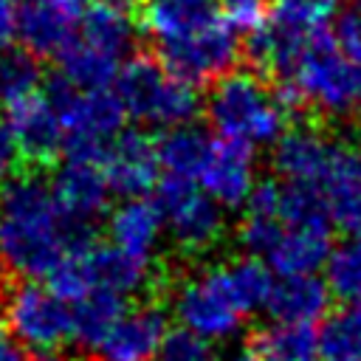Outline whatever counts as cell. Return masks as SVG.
<instances>
[{
  "label": "cell",
  "instance_id": "d6a6232c",
  "mask_svg": "<svg viewBox=\"0 0 361 361\" xmlns=\"http://www.w3.org/2000/svg\"><path fill=\"white\" fill-rule=\"evenodd\" d=\"M17 39V0H0V51Z\"/></svg>",
  "mask_w": 361,
  "mask_h": 361
},
{
  "label": "cell",
  "instance_id": "484cf974",
  "mask_svg": "<svg viewBox=\"0 0 361 361\" xmlns=\"http://www.w3.org/2000/svg\"><path fill=\"white\" fill-rule=\"evenodd\" d=\"M319 361H361V302L344 305L324 319Z\"/></svg>",
  "mask_w": 361,
  "mask_h": 361
},
{
  "label": "cell",
  "instance_id": "836d02e7",
  "mask_svg": "<svg viewBox=\"0 0 361 361\" xmlns=\"http://www.w3.org/2000/svg\"><path fill=\"white\" fill-rule=\"evenodd\" d=\"M0 361H25V353L17 341L0 338Z\"/></svg>",
  "mask_w": 361,
  "mask_h": 361
},
{
  "label": "cell",
  "instance_id": "30bf717a",
  "mask_svg": "<svg viewBox=\"0 0 361 361\" xmlns=\"http://www.w3.org/2000/svg\"><path fill=\"white\" fill-rule=\"evenodd\" d=\"M175 313L192 333L203 338H228L243 324V310L228 288L223 265H212L186 276L175 290Z\"/></svg>",
  "mask_w": 361,
  "mask_h": 361
},
{
  "label": "cell",
  "instance_id": "ffe728a7",
  "mask_svg": "<svg viewBox=\"0 0 361 361\" xmlns=\"http://www.w3.org/2000/svg\"><path fill=\"white\" fill-rule=\"evenodd\" d=\"M330 257V231L319 228H288L282 226L276 243L265 254L268 265L279 276L316 274Z\"/></svg>",
  "mask_w": 361,
  "mask_h": 361
},
{
  "label": "cell",
  "instance_id": "ba28073f",
  "mask_svg": "<svg viewBox=\"0 0 361 361\" xmlns=\"http://www.w3.org/2000/svg\"><path fill=\"white\" fill-rule=\"evenodd\" d=\"M155 206L161 212L164 228L169 231L183 257L209 254L226 234L223 206L209 197L195 180L166 175L158 183Z\"/></svg>",
  "mask_w": 361,
  "mask_h": 361
},
{
  "label": "cell",
  "instance_id": "83f0119b",
  "mask_svg": "<svg viewBox=\"0 0 361 361\" xmlns=\"http://www.w3.org/2000/svg\"><path fill=\"white\" fill-rule=\"evenodd\" d=\"M341 0H274L271 20L293 34H316L322 31L338 11Z\"/></svg>",
  "mask_w": 361,
  "mask_h": 361
},
{
  "label": "cell",
  "instance_id": "e0dca14e",
  "mask_svg": "<svg viewBox=\"0 0 361 361\" xmlns=\"http://www.w3.org/2000/svg\"><path fill=\"white\" fill-rule=\"evenodd\" d=\"M76 37L124 65L135 48L138 25L127 11V0H93L79 17Z\"/></svg>",
  "mask_w": 361,
  "mask_h": 361
},
{
  "label": "cell",
  "instance_id": "8992f818",
  "mask_svg": "<svg viewBox=\"0 0 361 361\" xmlns=\"http://www.w3.org/2000/svg\"><path fill=\"white\" fill-rule=\"evenodd\" d=\"M45 96L59 113L65 130V155L73 161H102L107 144L124 127V107L113 87L104 90H76L56 79Z\"/></svg>",
  "mask_w": 361,
  "mask_h": 361
},
{
  "label": "cell",
  "instance_id": "4316f807",
  "mask_svg": "<svg viewBox=\"0 0 361 361\" xmlns=\"http://www.w3.org/2000/svg\"><path fill=\"white\" fill-rule=\"evenodd\" d=\"M223 265V274L228 279V288L240 305V310L248 316L251 310H257L259 305H265L268 293H271V271L268 265L248 254V257H240V259H228V262H220Z\"/></svg>",
  "mask_w": 361,
  "mask_h": 361
},
{
  "label": "cell",
  "instance_id": "1f68e13d",
  "mask_svg": "<svg viewBox=\"0 0 361 361\" xmlns=\"http://www.w3.org/2000/svg\"><path fill=\"white\" fill-rule=\"evenodd\" d=\"M20 164H23V152L11 133V124L0 118V183H8L11 178H17Z\"/></svg>",
  "mask_w": 361,
  "mask_h": 361
},
{
  "label": "cell",
  "instance_id": "8fae6325",
  "mask_svg": "<svg viewBox=\"0 0 361 361\" xmlns=\"http://www.w3.org/2000/svg\"><path fill=\"white\" fill-rule=\"evenodd\" d=\"M51 192L56 197V206L71 226L79 245H90L93 240V223L107 212L110 200V183L96 161H73L68 158L65 166L56 172Z\"/></svg>",
  "mask_w": 361,
  "mask_h": 361
},
{
  "label": "cell",
  "instance_id": "74e56055",
  "mask_svg": "<svg viewBox=\"0 0 361 361\" xmlns=\"http://www.w3.org/2000/svg\"><path fill=\"white\" fill-rule=\"evenodd\" d=\"M358 155H361V133H358Z\"/></svg>",
  "mask_w": 361,
  "mask_h": 361
},
{
  "label": "cell",
  "instance_id": "44dd1931",
  "mask_svg": "<svg viewBox=\"0 0 361 361\" xmlns=\"http://www.w3.org/2000/svg\"><path fill=\"white\" fill-rule=\"evenodd\" d=\"M56 62H59V79L65 85L76 87V90H104V87H113V82H116V76L121 71V62H116L104 51L87 45L76 34L59 51Z\"/></svg>",
  "mask_w": 361,
  "mask_h": 361
},
{
  "label": "cell",
  "instance_id": "7c38bea8",
  "mask_svg": "<svg viewBox=\"0 0 361 361\" xmlns=\"http://www.w3.org/2000/svg\"><path fill=\"white\" fill-rule=\"evenodd\" d=\"M166 333V310L158 299H141L93 347L90 361H152Z\"/></svg>",
  "mask_w": 361,
  "mask_h": 361
},
{
  "label": "cell",
  "instance_id": "8d00e7d4",
  "mask_svg": "<svg viewBox=\"0 0 361 361\" xmlns=\"http://www.w3.org/2000/svg\"><path fill=\"white\" fill-rule=\"evenodd\" d=\"M231 361H265V358H262V355H259V353H254V350H251V347H245V350H243V353H240V355H234V358H231Z\"/></svg>",
  "mask_w": 361,
  "mask_h": 361
},
{
  "label": "cell",
  "instance_id": "6da1fadb",
  "mask_svg": "<svg viewBox=\"0 0 361 361\" xmlns=\"http://www.w3.org/2000/svg\"><path fill=\"white\" fill-rule=\"evenodd\" d=\"M141 28L158 62L192 87L234 71L243 51L217 0H147Z\"/></svg>",
  "mask_w": 361,
  "mask_h": 361
},
{
  "label": "cell",
  "instance_id": "ac0fdd59",
  "mask_svg": "<svg viewBox=\"0 0 361 361\" xmlns=\"http://www.w3.org/2000/svg\"><path fill=\"white\" fill-rule=\"evenodd\" d=\"M107 231H110L113 245L124 248L133 257L152 259V254L158 251L161 234H164V220H161L155 200L124 197V203L113 209L107 220Z\"/></svg>",
  "mask_w": 361,
  "mask_h": 361
},
{
  "label": "cell",
  "instance_id": "9c48e42d",
  "mask_svg": "<svg viewBox=\"0 0 361 361\" xmlns=\"http://www.w3.org/2000/svg\"><path fill=\"white\" fill-rule=\"evenodd\" d=\"M0 307L11 333L39 353L56 350L73 338V310L45 285L31 279H11Z\"/></svg>",
  "mask_w": 361,
  "mask_h": 361
},
{
  "label": "cell",
  "instance_id": "3957f363",
  "mask_svg": "<svg viewBox=\"0 0 361 361\" xmlns=\"http://www.w3.org/2000/svg\"><path fill=\"white\" fill-rule=\"evenodd\" d=\"M285 96L330 121H350L361 113V59L333 31L310 34L279 73Z\"/></svg>",
  "mask_w": 361,
  "mask_h": 361
},
{
  "label": "cell",
  "instance_id": "f35d334b",
  "mask_svg": "<svg viewBox=\"0 0 361 361\" xmlns=\"http://www.w3.org/2000/svg\"><path fill=\"white\" fill-rule=\"evenodd\" d=\"M0 336H3V316H0Z\"/></svg>",
  "mask_w": 361,
  "mask_h": 361
},
{
  "label": "cell",
  "instance_id": "277c9868",
  "mask_svg": "<svg viewBox=\"0 0 361 361\" xmlns=\"http://www.w3.org/2000/svg\"><path fill=\"white\" fill-rule=\"evenodd\" d=\"M206 116L220 138L248 149L271 147L288 130V102L251 71H228L220 76L209 90Z\"/></svg>",
  "mask_w": 361,
  "mask_h": 361
},
{
  "label": "cell",
  "instance_id": "d4e9b609",
  "mask_svg": "<svg viewBox=\"0 0 361 361\" xmlns=\"http://www.w3.org/2000/svg\"><path fill=\"white\" fill-rule=\"evenodd\" d=\"M39 87H42L39 56H34L25 48L0 51V107L11 110L25 99L37 96Z\"/></svg>",
  "mask_w": 361,
  "mask_h": 361
},
{
  "label": "cell",
  "instance_id": "52a82bcc",
  "mask_svg": "<svg viewBox=\"0 0 361 361\" xmlns=\"http://www.w3.org/2000/svg\"><path fill=\"white\" fill-rule=\"evenodd\" d=\"M271 166L279 180L305 183L322 195L350 172L361 169V155L319 127H288L271 144Z\"/></svg>",
  "mask_w": 361,
  "mask_h": 361
},
{
  "label": "cell",
  "instance_id": "f546056e",
  "mask_svg": "<svg viewBox=\"0 0 361 361\" xmlns=\"http://www.w3.org/2000/svg\"><path fill=\"white\" fill-rule=\"evenodd\" d=\"M152 361H217V353L209 338L192 333L189 327H175L164 333Z\"/></svg>",
  "mask_w": 361,
  "mask_h": 361
},
{
  "label": "cell",
  "instance_id": "9a60e30c",
  "mask_svg": "<svg viewBox=\"0 0 361 361\" xmlns=\"http://www.w3.org/2000/svg\"><path fill=\"white\" fill-rule=\"evenodd\" d=\"M8 124L20 144L23 161L51 164L65 149V130H62L59 113L45 93H37L23 104L11 107Z\"/></svg>",
  "mask_w": 361,
  "mask_h": 361
},
{
  "label": "cell",
  "instance_id": "cb8c5ba5",
  "mask_svg": "<svg viewBox=\"0 0 361 361\" xmlns=\"http://www.w3.org/2000/svg\"><path fill=\"white\" fill-rule=\"evenodd\" d=\"M127 310V299L118 296V293H110V290H87L82 299H76V307H73V338L82 344V347H96L107 330L124 316Z\"/></svg>",
  "mask_w": 361,
  "mask_h": 361
},
{
  "label": "cell",
  "instance_id": "e575fe53",
  "mask_svg": "<svg viewBox=\"0 0 361 361\" xmlns=\"http://www.w3.org/2000/svg\"><path fill=\"white\" fill-rule=\"evenodd\" d=\"M90 3H93V0H62V6H65L73 17H82V14L90 8Z\"/></svg>",
  "mask_w": 361,
  "mask_h": 361
},
{
  "label": "cell",
  "instance_id": "d590c367",
  "mask_svg": "<svg viewBox=\"0 0 361 361\" xmlns=\"http://www.w3.org/2000/svg\"><path fill=\"white\" fill-rule=\"evenodd\" d=\"M31 361H73V358H68V355H62V353H56V350H42V353H37Z\"/></svg>",
  "mask_w": 361,
  "mask_h": 361
},
{
  "label": "cell",
  "instance_id": "f1b7e54d",
  "mask_svg": "<svg viewBox=\"0 0 361 361\" xmlns=\"http://www.w3.org/2000/svg\"><path fill=\"white\" fill-rule=\"evenodd\" d=\"M324 265L327 288L344 302H361V237L330 251Z\"/></svg>",
  "mask_w": 361,
  "mask_h": 361
},
{
  "label": "cell",
  "instance_id": "7402d4cb",
  "mask_svg": "<svg viewBox=\"0 0 361 361\" xmlns=\"http://www.w3.org/2000/svg\"><path fill=\"white\" fill-rule=\"evenodd\" d=\"M209 144H212V138L200 127H195L192 121L178 124V127H166L161 133V138L155 141L158 166L169 178L195 180L200 172V164L209 152Z\"/></svg>",
  "mask_w": 361,
  "mask_h": 361
},
{
  "label": "cell",
  "instance_id": "603a6c76",
  "mask_svg": "<svg viewBox=\"0 0 361 361\" xmlns=\"http://www.w3.org/2000/svg\"><path fill=\"white\" fill-rule=\"evenodd\" d=\"M248 347L265 361H319V336L310 324L276 322L254 330Z\"/></svg>",
  "mask_w": 361,
  "mask_h": 361
},
{
  "label": "cell",
  "instance_id": "5b68a950",
  "mask_svg": "<svg viewBox=\"0 0 361 361\" xmlns=\"http://www.w3.org/2000/svg\"><path fill=\"white\" fill-rule=\"evenodd\" d=\"M113 90L124 113L149 127L166 130V127L186 124L197 110L195 87L180 82L161 62L147 56H130L121 65L113 82Z\"/></svg>",
  "mask_w": 361,
  "mask_h": 361
},
{
  "label": "cell",
  "instance_id": "4fadbf2b",
  "mask_svg": "<svg viewBox=\"0 0 361 361\" xmlns=\"http://www.w3.org/2000/svg\"><path fill=\"white\" fill-rule=\"evenodd\" d=\"M195 180L223 209L243 206L257 186L254 149H248L237 141H228V138H212L209 152H206Z\"/></svg>",
  "mask_w": 361,
  "mask_h": 361
},
{
  "label": "cell",
  "instance_id": "4dcf8cb0",
  "mask_svg": "<svg viewBox=\"0 0 361 361\" xmlns=\"http://www.w3.org/2000/svg\"><path fill=\"white\" fill-rule=\"evenodd\" d=\"M226 23L234 31H257L268 23V0H217Z\"/></svg>",
  "mask_w": 361,
  "mask_h": 361
},
{
  "label": "cell",
  "instance_id": "7a4b0ae2",
  "mask_svg": "<svg viewBox=\"0 0 361 361\" xmlns=\"http://www.w3.org/2000/svg\"><path fill=\"white\" fill-rule=\"evenodd\" d=\"M76 243L65 223L51 183L37 175H17L0 195V265L14 279L48 276Z\"/></svg>",
  "mask_w": 361,
  "mask_h": 361
},
{
  "label": "cell",
  "instance_id": "5bb4252c",
  "mask_svg": "<svg viewBox=\"0 0 361 361\" xmlns=\"http://www.w3.org/2000/svg\"><path fill=\"white\" fill-rule=\"evenodd\" d=\"M110 192L124 197H144L158 183V155L155 144L138 130H121L104 149L99 161Z\"/></svg>",
  "mask_w": 361,
  "mask_h": 361
},
{
  "label": "cell",
  "instance_id": "2e32d148",
  "mask_svg": "<svg viewBox=\"0 0 361 361\" xmlns=\"http://www.w3.org/2000/svg\"><path fill=\"white\" fill-rule=\"evenodd\" d=\"M79 17L62 0H17V39L34 56H59L73 39Z\"/></svg>",
  "mask_w": 361,
  "mask_h": 361
},
{
  "label": "cell",
  "instance_id": "d6986e66",
  "mask_svg": "<svg viewBox=\"0 0 361 361\" xmlns=\"http://www.w3.org/2000/svg\"><path fill=\"white\" fill-rule=\"evenodd\" d=\"M327 305H330V290L313 274L282 276L279 282L271 285V293L265 299V307L274 316V322H290V324H310L313 319L324 316Z\"/></svg>",
  "mask_w": 361,
  "mask_h": 361
}]
</instances>
